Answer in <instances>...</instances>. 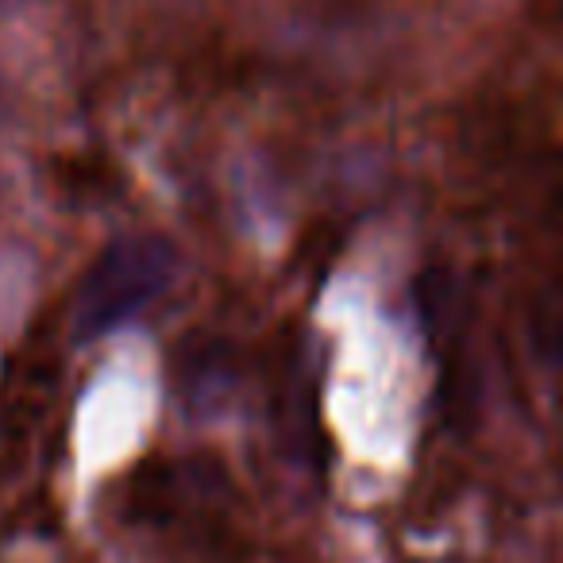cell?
I'll use <instances>...</instances> for the list:
<instances>
[{"mask_svg":"<svg viewBox=\"0 0 563 563\" xmlns=\"http://www.w3.org/2000/svg\"><path fill=\"white\" fill-rule=\"evenodd\" d=\"M178 255L163 235H120L81 274L74 294V340L93 344L132 324L170 290Z\"/></svg>","mask_w":563,"mask_h":563,"instance_id":"cell-1","label":"cell"},{"mask_svg":"<svg viewBox=\"0 0 563 563\" xmlns=\"http://www.w3.org/2000/svg\"><path fill=\"white\" fill-rule=\"evenodd\" d=\"M9 104H12L9 86H4V78H0V124H4V120H9Z\"/></svg>","mask_w":563,"mask_h":563,"instance_id":"cell-2","label":"cell"},{"mask_svg":"<svg viewBox=\"0 0 563 563\" xmlns=\"http://www.w3.org/2000/svg\"><path fill=\"white\" fill-rule=\"evenodd\" d=\"M0 4H4V0H0Z\"/></svg>","mask_w":563,"mask_h":563,"instance_id":"cell-3","label":"cell"}]
</instances>
